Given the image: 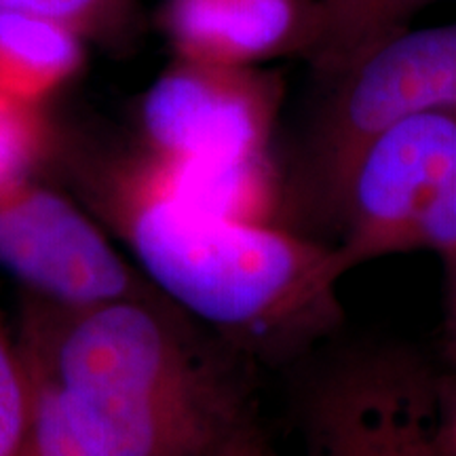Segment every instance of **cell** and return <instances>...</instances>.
Segmentation results:
<instances>
[{
    "label": "cell",
    "instance_id": "obj_1",
    "mask_svg": "<svg viewBox=\"0 0 456 456\" xmlns=\"http://www.w3.org/2000/svg\"><path fill=\"white\" fill-rule=\"evenodd\" d=\"M17 334L95 456H195L252 414L237 353L157 292L74 313L24 298Z\"/></svg>",
    "mask_w": 456,
    "mask_h": 456
},
{
    "label": "cell",
    "instance_id": "obj_2",
    "mask_svg": "<svg viewBox=\"0 0 456 456\" xmlns=\"http://www.w3.org/2000/svg\"><path fill=\"white\" fill-rule=\"evenodd\" d=\"M155 292L237 355L285 359L340 322L338 245L199 214L108 171L89 205Z\"/></svg>",
    "mask_w": 456,
    "mask_h": 456
},
{
    "label": "cell",
    "instance_id": "obj_3",
    "mask_svg": "<svg viewBox=\"0 0 456 456\" xmlns=\"http://www.w3.org/2000/svg\"><path fill=\"white\" fill-rule=\"evenodd\" d=\"M317 78L288 201L326 212L346 167L374 135L414 114L456 106V24L410 28Z\"/></svg>",
    "mask_w": 456,
    "mask_h": 456
},
{
    "label": "cell",
    "instance_id": "obj_4",
    "mask_svg": "<svg viewBox=\"0 0 456 456\" xmlns=\"http://www.w3.org/2000/svg\"><path fill=\"white\" fill-rule=\"evenodd\" d=\"M436 372L399 345L340 353L300 410L305 456H454Z\"/></svg>",
    "mask_w": 456,
    "mask_h": 456
},
{
    "label": "cell",
    "instance_id": "obj_5",
    "mask_svg": "<svg viewBox=\"0 0 456 456\" xmlns=\"http://www.w3.org/2000/svg\"><path fill=\"white\" fill-rule=\"evenodd\" d=\"M0 273L61 313L155 292L100 216L43 178L0 195Z\"/></svg>",
    "mask_w": 456,
    "mask_h": 456
},
{
    "label": "cell",
    "instance_id": "obj_6",
    "mask_svg": "<svg viewBox=\"0 0 456 456\" xmlns=\"http://www.w3.org/2000/svg\"><path fill=\"white\" fill-rule=\"evenodd\" d=\"M456 178V106L403 118L353 159L326 212L342 226L346 271L403 254L414 222Z\"/></svg>",
    "mask_w": 456,
    "mask_h": 456
},
{
    "label": "cell",
    "instance_id": "obj_7",
    "mask_svg": "<svg viewBox=\"0 0 456 456\" xmlns=\"http://www.w3.org/2000/svg\"><path fill=\"white\" fill-rule=\"evenodd\" d=\"M281 104V77L262 66L174 57L140 100L142 151L201 161L266 155Z\"/></svg>",
    "mask_w": 456,
    "mask_h": 456
},
{
    "label": "cell",
    "instance_id": "obj_8",
    "mask_svg": "<svg viewBox=\"0 0 456 456\" xmlns=\"http://www.w3.org/2000/svg\"><path fill=\"white\" fill-rule=\"evenodd\" d=\"M159 28L174 57L243 68L306 60L317 0H163Z\"/></svg>",
    "mask_w": 456,
    "mask_h": 456
},
{
    "label": "cell",
    "instance_id": "obj_9",
    "mask_svg": "<svg viewBox=\"0 0 456 456\" xmlns=\"http://www.w3.org/2000/svg\"><path fill=\"white\" fill-rule=\"evenodd\" d=\"M112 171L152 195L216 218L277 222L285 208V178L271 152L201 161L140 151Z\"/></svg>",
    "mask_w": 456,
    "mask_h": 456
},
{
    "label": "cell",
    "instance_id": "obj_10",
    "mask_svg": "<svg viewBox=\"0 0 456 456\" xmlns=\"http://www.w3.org/2000/svg\"><path fill=\"white\" fill-rule=\"evenodd\" d=\"M89 41L66 21L0 9V91L47 108L87 64Z\"/></svg>",
    "mask_w": 456,
    "mask_h": 456
},
{
    "label": "cell",
    "instance_id": "obj_11",
    "mask_svg": "<svg viewBox=\"0 0 456 456\" xmlns=\"http://www.w3.org/2000/svg\"><path fill=\"white\" fill-rule=\"evenodd\" d=\"M442 0H317L315 41L306 55L315 77H328L376 45L412 28L420 11Z\"/></svg>",
    "mask_w": 456,
    "mask_h": 456
},
{
    "label": "cell",
    "instance_id": "obj_12",
    "mask_svg": "<svg viewBox=\"0 0 456 456\" xmlns=\"http://www.w3.org/2000/svg\"><path fill=\"white\" fill-rule=\"evenodd\" d=\"M53 152L55 131L47 108L0 91V195L43 178Z\"/></svg>",
    "mask_w": 456,
    "mask_h": 456
},
{
    "label": "cell",
    "instance_id": "obj_13",
    "mask_svg": "<svg viewBox=\"0 0 456 456\" xmlns=\"http://www.w3.org/2000/svg\"><path fill=\"white\" fill-rule=\"evenodd\" d=\"M32 416V370L0 309V456H21Z\"/></svg>",
    "mask_w": 456,
    "mask_h": 456
},
{
    "label": "cell",
    "instance_id": "obj_14",
    "mask_svg": "<svg viewBox=\"0 0 456 456\" xmlns=\"http://www.w3.org/2000/svg\"><path fill=\"white\" fill-rule=\"evenodd\" d=\"M0 9L41 13L66 21L89 43H121L134 32L138 0H0Z\"/></svg>",
    "mask_w": 456,
    "mask_h": 456
},
{
    "label": "cell",
    "instance_id": "obj_15",
    "mask_svg": "<svg viewBox=\"0 0 456 456\" xmlns=\"http://www.w3.org/2000/svg\"><path fill=\"white\" fill-rule=\"evenodd\" d=\"M21 345L32 370V416L21 456H95L66 423L47 383V376L24 340Z\"/></svg>",
    "mask_w": 456,
    "mask_h": 456
},
{
    "label": "cell",
    "instance_id": "obj_16",
    "mask_svg": "<svg viewBox=\"0 0 456 456\" xmlns=\"http://www.w3.org/2000/svg\"><path fill=\"white\" fill-rule=\"evenodd\" d=\"M437 254L448 266L456 265V178L442 188L429 208L414 222L403 245V252Z\"/></svg>",
    "mask_w": 456,
    "mask_h": 456
},
{
    "label": "cell",
    "instance_id": "obj_17",
    "mask_svg": "<svg viewBox=\"0 0 456 456\" xmlns=\"http://www.w3.org/2000/svg\"><path fill=\"white\" fill-rule=\"evenodd\" d=\"M195 456H279L265 433L256 425L254 416H243L239 423L228 427L214 442H209Z\"/></svg>",
    "mask_w": 456,
    "mask_h": 456
},
{
    "label": "cell",
    "instance_id": "obj_18",
    "mask_svg": "<svg viewBox=\"0 0 456 456\" xmlns=\"http://www.w3.org/2000/svg\"><path fill=\"white\" fill-rule=\"evenodd\" d=\"M450 273V306H448V330H450V346H452V357L456 366V265L448 266Z\"/></svg>",
    "mask_w": 456,
    "mask_h": 456
},
{
    "label": "cell",
    "instance_id": "obj_19",
    "mask_svg": "<svg viewBox=\"0 0 456 456\" xmlns=\"http://www.w3.org/2000/svg\"><path fill=\"white\" fill-rule=\"evenodd\" d=\"M446 440L450 446V452L456 456V397L448 408V419H446Z\"/></svg>",
    "mask_w": 456,
    "mask_h": 456
}]
</instances>
